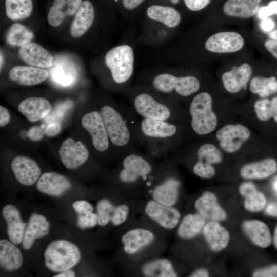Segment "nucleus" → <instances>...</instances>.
<instances>
[{
    "mask_svg": "<svg viewBox=\"0 0 277 277\" xmlns=\"http://www.w3.org/2000/svg\"><path fill=\"white\" fill-rule=\"evenodd\" d=\"M113 147L122 156L140 148L136 133L138 116L131 108H122L109 104L99 110Z\"/></svg>",
    "mask_w": 277,
    "mask_h": 277,
    "instance_id": "f257e3e1",
    "label": "nucleus"
},
{
    "mask_svg": "<svg viewBox=\"0 0 277 277\" xmlns=\"http://www.w3.org/2000/svg\"><path fill=\"white\" fill-rule=\"evenodd\" d=\"M128 93L130 108L138 117L185 123L177 101L149 87L136 88Z\"/></svg>",
    "mask_w": 277,
    "mask_h": 277,
    "instance_id": "f03ea898",
    "label": "nucleus"
},
{
    "mask_svg": "<svg viewBox=\"0 0 277 277\" xmlns=\"http://www.w3.org/2000/svg\"><path fill=\"white\" fill-rule=\"evenodd\" d=\"M183 109L188 139H207L219 128V114L206 91L197 92Z\"/></svg>",
    "mask_w": 277,
    "mask_h": 277,
    "instance_id": "7ed1b4c3",
    "label": "nucleus"
},
{
    "mask_svg": "<svg viewBox=\"0 0 277 277\" xmlns=\"http://www.w3.org/2000/svg\"><path fill=\"white\" fill-rule=\"evenodd\" d=\"M173 153L175 160L190 162L192 172L203 179L215 176V165L223 162L225 155L215 143L207 139L191 142L181 146Z\"/></svg>",
    "mask_w": 277,
    "mask_h": 277,
    "instance_id": "20e7f679",
    "label": "nucleus"
},
{
    "mask_svg": "<svg viewBox=\"0 0 277 277\" xmlns=\"http://www.w3.org/2000/svg\"><path fill=\"white\" fill-rule=\"evenodd\" d=\"M136 133L141 146L147 142H157L171 148L173 152L188 139L185 123L147 118H138Z\"/></svg>",
    "mask_w": 277,
    "mask_h": 277,
    "instance_id": "39448f33",
    "label": "nucleus"
},
{
    "mask_svg": "<svg viewBox=\"0 0 277 277\" xmlns=\"http://www.w3.org/2000/svg\"><path fill=\"white\" fill-rule=\"evenodd\" d=\"M148 87L177 101V98H188L198 92L201 83L193 75L179 76L169 72H161L149 80Z\"/></svg>",
    "mask_w": 277,
    "mask_h": 277,
    "instance_id": "423d86ee",
    "label": "nucleus"
},
{
    "mask_svg": "<svg viewBox=\"0 0 277 277\" xmlns=\"http://www.w3.org/2000/svg\"><path fill=\"white\" fill-rule=\"evenodd\" d=\"M213 134L215 143L226 155L245 152L254 143L253 131L244 123H226L220 126Z\"/></svg>",
    "mask_w": 277,
    "mask_h": 277,
    "instance_id": "0eeeda50",
    "label": "nucleus"
},
{
    "mask_svg": "<svg viewBox=\"0 0 277 277\" xmlns=\"http://www.w3.org/2000/svg\"><path fill=\"white\" fill-rule=\"evenodd\" d=\"M140 148L130 151L123 156L118 172L119 181L125 185H134L147 182L156 170L154 160Z\"/></svg>",
    "mask_w": 277,
    "mask_h": 277,
    "instance_id": "6e6552de",
    "label": "nucleus"
},
{
    "mask_svg": "<svg viewBox=\"0 0 277 277\" xmlns=\"http://www.w3.org/2000/svg\"><path fill=\"white\" fill-rule=\"evenodd\" d=\"M46 266L54 272L71 269L81 259L78 248L72 242L58 240L52 242L44 252Z\"/></svg>",
    "mask_w": 277,
    "mask_h": 277,
    "instance_id": "1a4fd4ad",
    "label": "nucleus"
},
{
    "mask_svg": "<svg viewBox=\"0 0 277 277\" xmlns=\"http://www.w3.org/2000/svg\"><path fill=\"white\" fill-rule=\"evenodd\" d=\"M134 56L132 48L128 45H121L109 50L105 56L106 66L116 84L126 85L134 71Z\"/></svg>",
    "mask_w": 277,
    "mask_h": 277,
    "instance_id": "9d476101",
    "label": "nucleus"
},
{
    "mask_svg": "<svg viewBox=\"0 0 277 277\" xmlns=\"http://www.w3.org/2000/svg\"><path fill=\"white\" fill-rule=\"evenodd\" d=\"M83 127L90 136L94 149L100 153L109 150L111 142L99 110H92L86 113L82 117Z\"/></svg>",
    "mask_w": 277,
    "mask_h": 277,
    "instance_id": "9b49d317",
    "label": "nucleus"
},
{
    "mask_svg": "<svg viewBox=\"0 0 277 277\" xmlns=\"http://www.w3.org/2000/svg\"><path fill=\"white\" fill-rule=\"evenodd\" d=\"M63 164L69 169H76L89 157V152L81 141L75 142L71 138L65 140L58 151Z\"/></svg>",
    "mask_w": 277,
    "mask_h": 277,
    "instance_id": "f8f14e48",
    "label": "nucleus"
},
{
    "mask_svg": "<svg viewBox=\"0 0 277 277\" xmlns=\"http://www.w3.org/2000/svg\"><path fill=\"white\" fill-rule=\"evenodd\" d=\"M146 214L160 226L166 229H172L179 223L181 214L173 206H168L154 201H149L144 209Z\"/></svg>",
    "mask_w": 277,
    "mask_h": 277,
    "instance_id": "ddd939ff",
    "label": "nucleus"
},
{
    "mask_svg": "<svg viewBox=\"0 0 277 277\" xmlns=\"http://www.w3.org/2000/svg\"><path fill=\"white\" fill-rule=\"evenodd\" d=\"M244 44L243 38L240 34L235 32H221L209 37L205 46L210 52L226 53L241 50Z\"/></svg>",
    "mask_w": 277,
    "mask_h": 277,
    "instance_id": "4468645a",
    "label": "nucleus"
},
{
    "mask_svg": "<svg viewBox=\"0 0 277 277\" xmlns=\"http://www.w3.org/2000/svg\"><path fill=\"white\" fill-rule=\"evenodd\" d=\"M252 68L247 63L239 66H233L221 76L223 87L225 90L235 94L242 90H246L252 75Z\"/></svg>",
    "mask_w": 277,
    "mask_h": 277,
    "instance_id": "2eb2a0df",
    "label": "nucleus"
},
{
    "mask_svg": "<svg viewBox=\"0 0 277 277\" xmlns=\"http://www.w3.org/2000/svg\"><path fill=\"white\" fill-rule=\"evenodd\" d=\"M11 165L15 178L24 185H32L40 177L41 169L36 162L30 158L17 156L12 160Z\"/></svg>",
    "mask_w": 277,
    "mask_h": 277,
    "instance_id": "dca6fc26",
    "label": "nucleus"
},
{
    "mask_svg": "<svg viewBox=\"0 0 277 277\" xmlns=\"http://www.w3.org/2000/svg\"><path fill=\"white\" fill-rule=\"evenodd\" d=\"M277 171V162L275 159L267 157L243 165L239 174L245 180H262L273 175Z\"/></svg>",
    "mask_w": 277,
    "mask_h": 277,
    "instance_id": "f3484780",
    "label": "nucleus"
},
{
    "mask_svg": "<svg viewBox=\"0 0 277 277\" xmlns=\"http://www.w3.org/2000/svg\"><path fill=\"white\" fill-rule=\"evenodd\" d=\"M194 207L198 213L206 220L222 221L227 214L220 205L216 195L212 192L206 191L195 201Z\"/></svg>",
    "mask_w": 277,
    "mask_h": 277,
    "instance_id": "a211bd4d",
    "label": "nucleus"
},
{
    "mask_svg": "<svg viewBox=\"0 0 277 277\" xmlns=\"http://www.w3.org/2000/svg\"><path fill=\"white\" fill-rule=\"evenodd\" d=\"M18 55L31 66L48 68L53 64V57L43 47L36 43H29L20 47Z\"/></svg>",
    "mask_w": 277,
    "mask_h": 277,
    "instance_id": "6ab92c4d",
    "label": "nucleus"
},
{
    "mask_svg": "<svg viewBox=\"0 0 277 277\" xmlns=\"http://www.w3.org/2000/svg\"><path fill=\"white\" fill-rule=\"evenodd\" d=\"M36 188L41 192L51 196H60L72 186L65 176L55 172L43 173L37 180Z\"/></svg>",
    "mask_w": 277,
    "mask_h": 277,
    "instance_id": "aec40b11",
    "label": "nucleus"
},
{
    "mask_svg": "<svg viewBox=\"0 0 277 277\" xmlns=\"http://www.w3.org/2000/svg\"><path fill=\"white\" fill-rule=\"evenodd\" d=\"M154 233L150 230L137 228L127 231L121 238L124 252L134 254L144 247L150 245L154 240Z\"/></svg>",
    "mask_w": 277,
    "mask_h": 277,
    "instance_id": "412c9836",
    "label": "nucleus"
},
{
    "mask_svg": "<svg viewBox=\"0 0 277 277\" xmlns=\"http://www.w3.org/2000/svg\"><path fill=\"white\" fill-rule=\"evenodd\" d=\"M48 76L49 73L46 70L33 66H15L9 73L12 81L23 86L39 84L45 81Z\"/></svg>",
    "mask_w": 277,
    "mask_h": 277,
    "instance_id": "4be33fe9",
    "label": "nucleus"
},
{
    "mask_svg": "<svg viewBox=\"0 0 277 277\" xmlns=\"http://www.w3.org/2000/svg\"><path fill=\"white\" fill-rule=\"evenodd\" d=\"M52 106L45 98L30 97L22 101L18 110L30 122L38 121L46 117L50 112Z\"/></svg>",
    "mask_w": 277,
    "mask_h": 277,
    "instance_id": "5701e85b",
    "label": "nucleus"
},
{
    "mask_svg": "<svg viewBox=\"0 0 277 277\" xmlns=\"http://www.w3.org/2000/svg\"><path fill=\"white\" fill-rule=\"evenodd\" d=\"M50 224L43 215L33 213L30 216L24 232L22 246L25 250L30 249L35 240L48 235Z\"/></svg>",
    "mask_w": 277,
    "mask_h": 277,
    "instance_id": "b1692460",
    "label": "nucleus"
},
{
    "mask_svg": "<svg viewBox=\"0 0 277 277\" xmlns=\"http://www.w3.org/2000/svg\"><path fill=\"white\" fill-rule=\"evenodd\" d=\"M95 15L91 2L88 0L83 2L71 24L70 35L73 37H79L84 35L93 24Z\"/></svg>",
    "mask_w": 277,
    "mask_h": 277,
    "instance_id": "393cba45",
    "label": "nucleus"
},
{
    "mask_svg": "<svg viewBox=\"0 0 277 277\" xmlns=\"http://www.w3.org/2000/svg\"><path fill=\"white\" fill-rule=\"evenodd\" d=\"M2 214L7 225V233L14 244L22 243L27 223L23 222L18 209L14 205H7L2 210Z\"/></svg>",
    "mask_w": 277,
    "mask_h": 277,
    "instance_id": "a878e982",
    "label": "nucleus"
},
{
    "mask_svg": "<svg viewBox=\"0 0 277 277\" xmlns=\"http://www.w3.org/2000/svg\"><path fill=\"white\" fill-rule=\"evenodd\" d=\"M242 229L246 236L256 246L265 248L271 244V234L264 222L258 220H246L242 224Z\"/></svg>",
    "mask_w": 277,
    "mask_h": 277,
    "instance_id": "bb28decb",
    "label": "nucleus"
},
{
    "mask_svg": "<svg viewBox=\"0 0 277 277\" xmlns=\"http://www.w3.org/2000/svg\"><path fill=\"white\" fill-rule=\"evenodd\" d=\"M202 231L206 241L212 251H220L227 246L230 240L229 233L219 222L209 221L206 223Z\"/></svg>",
    "mask_w": 277,
    "mask_h": 277,
    "instance_id": "cd10ccee",
    "label": "nucleus"
},
{
    "mask_svg": "<svg viewBox=\"0 0 277 277\" xmlns=\"http://www.w3.org/2000/svg\"><path fill=\"white\" fill-rule=\"evenodd\" d=\"M82 3V0H54L47 16L49 24L58 26L66 16L76 14Z\"/></svg>",
    "mask_w": 277,
    "mask_h": 277,
    "instance_id": "c85d7f7f",
    "label": "nucleus"
},
{
    "mask_svg": "<svg viewBox=\"0 0 277 277\" xmlns=\"http://www.w3.org/2000/svg\"><path fill=\"white\" fill-rule=\"evenodd\" d=\"M250 112L258 122L266 123L272 121L277 125V96L271 98H259L254 102Z\"/></svg>",
    "mask_w": 277,
    "mask_h": 277,
    "instance_id": "c756f323",
    "label": "nucleus"
},
{
    "mask_svg": "<svg viewBox=\"0 0 277 277\" xmlns=\"http://www.w3.org/2000/svg\"><path fill=\"white\" fill-rule=\"evenodd\" d=\"M238 190L240 194L245 198L244 206L246 210L256 212L264 208L266 205V198L263 193L258 190L252 182L242 183Z\"/></svg>",
    "mask_w": 277,
    "mask_h": 277,
    "instance_id": "7c9ffc66",
    "label": "nucleus"
},
{
    "mask_svg": "<svg viewBox=\"0 0 277 277\" xmlns=\"http://www.w3.org/2000/svg\"><path fill=\"white\" fill-rule=\"evenodd\" d=\"M23 256L19 249L11 241L0 240V265L7 271L19 268L23 264Z\"/></svg>",
    "mask_w": 277,
    "mask_h": 277,
    "instance_id": "2f4dec72",
    "label": "nucleus"
},
{
    "mask_svg": "<svg viewBox=\"0 0 277 277\" xmlns=\"http://www.w3.org/2000/svg\"><path fill=\"white\" fill-rule=\"evenodd\" d=\"M259 2V0H227L223 11L230 16L248 18L258 12Z\"/></svg>",
    "mask_w": 277,
    "mask_h": 277,
    "instance_id": "473e14b6",
    "label": "nucleus"
},
{
    "mask_svg": "<svg viewBox=\"0 0 277 277\" xmlns=\"http://www.w3.org/2000/svg\"><path fill=\"white\" fill-rule=\"evenodd\" d=\"M146 14L150 19L162 23L169 28L177 26L181 19L179 12L168 6L152 5L147 8Z\"/></svg>",
    "mask_w": 277,
    "mask_h": 277,
    "instance_id": "72a5a7b5",
    "label": "nucleus"
},
{
    "mask_svg": "<svg viewBox=\"0 0 277 277\" xmlns=\"http://www.w3.org/2000/svg\"><path fill=\"white\" fill-rule=\"evenodd\" d=\"M141 272L145 276H177L172 262L165 258L155 259L144 263L141 267Z\"/></svg>",
    "mask_w": 277,
    "mask_h": 277,
    "instance_id": "f704fd0d",
    "label": "nucleus"
},
{
    "mask_svg": "<svg viewBox=\"0 0 277 277\" xmlns=\"http://www.w3.org/2000/svg\"><path fill=\"white\" fill-rule=\"evenodd\" d=\"M206 220L198 213L186 215L178 227L177 235L184 239H191L195 237L203 230Z\"/></svg>",
    "mask_w": 277,
    "mask_h": 277,
    "instance_id": "c9c22d12",
    "label": "nucleus"
},
{
    "mask_svg": "<svg viewBox=\"0 0 277 277\" xmlns=\"http://www.w3.org/2000/svg\"><path fill=\"white\" fill-rule=\"evenodd\" d=\"M249 87L250 91L260 98H268L277 93V78L273 76H254L250 80Z\"/></svg>",
    "mask_w": 277,
    "mask_h": 277,
    "instance_id": "e433bc0d",
    "label": "nucleus"
},
{
    "mask_svg": "<svg viewBox=\"0 0 277 277\" xmlns=\"http://www.w3.org/2000/svg\"><path fill=\"white\" fill-rule=\"evenodd\" d=\"M32 9V0H5L6 15L13 21L22 20L29 17Z\"/></svg>",
    "mask_w": 277,
    "mask_h": 277,
    "instance_id": "4c0bfd02",
    "label": "nucleus"
},
{
    "mask_svg": "<svg viewBox=\"0 0 277 277\" xmlns=\"http://www.w3.org/2000/svg\"><path fill=\"white\" fill-rule=\"evenodd\" d=\"M33 37V32L27 27L14 23L7 33L6 41L11 46L22 47L30 43Z\"/></svg>",
    "mask_w": 277,
    "mask_h": 277,
    "instance_id": "58836bf2",
    "label": "nucleus"
},
{
    "mask_svg": "<svg viewBox=\"0 0 277 277\" xmlns=\"http://www.w3.org/2000/svg\"><path fill=\"white\" fill-rule=\"evenodd\" d=\"M115 206L109 200L103 199L97 204L98 224L101 226H106L110 221Z\"/></svg>",
    "mask_w": 277,
    "mask_h": 277,
    "instance_id": "ea45409f",
    "label": "nucleus"
},
{
    "mask_svg": "<svg viewBox=\"0 0 277 277\" xmlns=\"http://www.w3.org/2000/svg\"><path fill=\"white\" fill-rule=\"evenodd\" d=\"M141 146L143 147L145 154L153 160L165 156L170 152H173L169 146L157 142H147Z\"/></svg>",
    "mask_w": 277,
    "mask_h": 277,
    "instance_id": "a19ab883",
    "label": "nucleus"
},
{
    "mask_svg": "<svg viewBox=\"0 0 277 277\" xmlns=\"http://www.w3.org/2000/svg\"><path fill=\"white\" fill-rule=\"evenodd\" d=\"M129 211V206L126 204L115 206L110 222L114 226L123 224L128 216Z\"/></svg>",
    "mask_w": 277,
    "mask_h": 277,
    "instance_id": "79ce46f5",
    "label": "nucleus"
},
{
    "mask_svg": "<svg viewBox=\"0 0 277 277\" xmlns=\"http://www.w3.org/2000/svg\"><path fill=\"white\" fill-rule=\"evenodd\" d=\"M98 223L97 214L94 213L79 214L77 217V225L81 229L92 228Z\"/></svg>",
    "mask_w": 277,
    "mask_h": 277,
    "instance_id": "37998d69",
    "label": "nucleus"
},
{
    "mask_svg": "<svg viewBox=\"0 0 277 277\" xmlns=\"http://www.w3.org/2000/svg\"><path fill=\"white\" fill-rule=\"evenodd\" d=\"M52 76L56 82L63 86L70 85L73 81V78L71 75L68 74L60 68L55 69L52 73Z\"/></svg>",
    "mask_w": 277,
    "mask_h": 277,
    "instance_id": "c03bdc74",
    "label": "nucleus"
},
{
    "mask_svg": "<svg viewBox=\"0 0 277 277\" xmlns=\"http://www.w3.org/2000/svg\"><path fill=\"white\" fill-rule=\"evenodd\" d=\"M254 277H277V264L260 268L252 273Z\"/></svg>",
    "mask_w": 277,
    "mask_h": 277,
    "instance_id": "a18cd8bd",
    "label": "nucleus"
},
{
    "mask_svg": "<svg viewBox=\"0 0 277 277\" xmlns=\"http://www.w3.org/2000/svg\"><path fill=\"white\" fill-rule=\"evenodd\" d=\"M274 14H277V1L270 2L268 6L261 8L258 11V17L261 19L267 18Z\"/></svg>",
    "mask_w": 277,
    "mask_h": 277,
    "instance_id": "49530a36",
    "label": "nucleus"
},
{
    "mask_svg": "<svg viewBox=\"0 0 277 277\" xmlns=\"http://www.w3.org/2000/svg\"><path fill=\"white\" fill-rule=\"evenodd\" d=\"M73 208L78 214H86L92 212L93 207L88 201L85 200H78L73 203Z\"/></svg>",
    "mask_w": 277,
    "mask_h": 277,
    "instance_id": "de8ad7c7",
    "label": "nucleus"
},
{
    "mask_svg": "<svg viewBox=\"0 0 277 277\" xmlns=\"http://www.w3.org/2000/svg\"><path fill=\"white\" fill-rule=\"evenodd\" d=\"M188 9L193 11L201 10L206 7L210 0H184Z\"/></svg>",
    "mask_w": 277,
    "mask_h": 277,
    "instance_id": "09e8293b",
    "label": "nucleus"
},
{
    "mask_svg": "<svg viewBox=\"0 0 277 277\" xmlns=\"http://www.w3.org/2000/svg\"><path fill=\"white\" fill-rule=\"evenodd\" d=\"M61 127V124L60 122L50 123L45 128V134L49 137L55 136L60 132Z\"/></svg>",
    "mask_w": 277,
    "mask_h": 277,
    "instance_id": "8fccbe9b",
    "label": "nucleus"
},
{
    "mask_svg": "<svg viewBox=\"0 0 277 277\" xmlns=\"http://www.w3.org/2000/svg\"><path fill=\"white\" fill-rule=\"evenodd\" d=\"M45 133V130L41 127L33 126L31 127L28 132L29 138L34 141L41 140Z\"/></svg>",
    "mask_w": 277,
    "mask_h": 277,
    "instance_id": "3c124183",
    "label": "nucleus"
},
{
    "mask_svg": "<svg viewBox=\"0 0 277 277\" xmlns=\"http://www.w3.org/2000/svg\"><path fill=\"white\" fill-rule=\"evenodd\" d=\"M264 46L272 55L277 59V40L267 39L265 42Z\"/></svg>",
    "mask_w": 277,
    "mask_h": 277,
    "instance_id": "603ef678",
    "label": "nucleus"
},
{
    "mask_svg": "<svg viewBox=\"0 0 277 277\" xmlns=\"http://www.w3.org/2000/svg\"><path fill=\"white\" fill-rule=\"evenodd\" d=\"M10 114L8 110L3 106H0V126H6L10 121Z\"/></svg>",
    "mask_w": 277,
    "mask_h": 277,
    "instance_id": "864d4df0",
    "label": "nucleus"
},
{
    "mask_svg": "<svg viewBox=\"0 0 277 277\" xmlns=\"http://www.w3.org/2000/svg\"><path fill=\"white\" fill-rule=\"evenodd\" d=\"M145 0H123L124 7L127 10H133L140 6Z\"/></svg>",
    "mask_w": 277,
    "mask_h": 277,
    "instance_id": "5fc2aeb1",
    "label": "nucleus"
},
{
    "mask_svg": "<svg viewBox=\"0 0 277 277\" xmlns=\"http://www.w3.org/2000/svg\"><path fill=\"white\" fill-rule=\"evenodd\" d=\"M261 27L263 31L268 32L273 29L274 27V23L272 19L267 18L263 19Z\"/></svg>",
    "mask_w": 277,
    "mask_h": 277,
    "instance_id": "6e6d98bb",
    "label": "nucleus"
},
{
    "mask_svg": "<svg viewBox=\"0 0 277 277\" xmlns=\"http://www.w3.org/2000/svg\"><path fill=\"white\" fill-rule=\"evenodd\" d=\"M265 212L270 216L277 217V202L269 204L266 207Z\"/></svg>",
    "mask_w": 277,
    "mask_h": 277,
    "instance_id": "4d7b16f0",
    "label": "nucleus"
},
{
    "mask_svg": "<svg viewBox=\"0 0 277 277\" xmlns=\"http://www.w3.org/2000/svg\"><path fill=\"white\" fill-rule=\"evenodd\" d=\"M209 276L208 271L203 268H198L193 271L189 276L191 277H208Z\"/></svg>",
    "mask_w": 277,
    "mask_h": 277,
    "instance_id": "13d9d810",
    "label": "nucleus"
},
{
    "mask_svg": "<svg viewBox=\"0 0 277 277\" xmlns=\"http://www.w3.org/2000/svg\"><path fill=\"white\" fill-rule=\"evenodd\" d=\"M75 276V273L71 269L62 271L57 275H54V277H74Z\"/></svg>",
    "mask_w": 277,
    "mask_h": 277,
    "instance_id": "bf43d9fd",
    "label": "nucleus"
},
{
    "mask_svg": "<svg viewBox=\"0 0 277 277\" xmlns=\"http://www.w3.org/2000/svg\"><path fill=\"white\" fill-rule=\"evenodd\" d=\"M273 241L275 248L277 249V226L274 231Z\"/></svg>",
    "mask_w": 277,
    "mask_h": 277,
    "instance_id": "052dcab7",
    "label": "nucleus"
},
{
    "mask_svg": "<svg viewBox=\"0 0 277 277\" xmlns=\"http://www.w3.org/2000/svg\"><path fill=\"white\" fill-rule=\"evenodd\" d=\"M269 37L272 39L277 40V29L271 31L269 34Z\"/></svg>",
    "mask_w": 277,
    "mask_h": 277,
    "instance_id": "680f3d73",
    "label": "nucleus"
},
{
    "mask_svg": "<svg viewBox=\"0 0 277 277\" xmlns=\"http://www.w3.org/2000/svg\"><path fill=\"white\" fill-rule=\"evenodd\" d=\"M171 2L173 4H176L179 3V0H170Z\"/></svg>",
    "mask_w": 277,
    "mask_h": 277,
    "instance_id": "e2e57ef3",
    "label": "nucleus"
},
{
    "mask_svg": "<svg viewBox=\"0 0 277 277\" xmlns=\"http://www.w3.org/2000/svg\"><path fill=\"white\" fill-rule=\"evenodd\" d=\"M274 188L277 192V180L275 181V182L274 183Z\"/></svg>",
    "mask_w": 277,
    "mask_h": 277,
    "instance_id": "0e129e2a",
    "label": "nucleus"
},
{
    "mask_svg": "<svg viewBox=\"0 0 277 277\" xmlns=\"http://www.w3.org/2000/svg\"><path fill=\"white\" fill-rule=\"evenodd\" d=\"M2 62H3V56L2 54H1V68H2Z\"/></svg>",
    "mask_w": 277,
    "mask_h": 277,
    "instance_id": "69168bd1",
    "label": "nucleus"
}]
</instances>
